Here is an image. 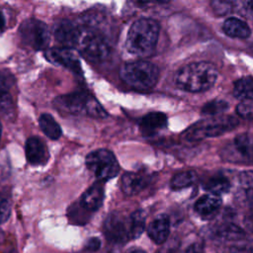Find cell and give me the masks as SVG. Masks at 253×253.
<instances>
[{
    "mask_svg": "<svg viewBox=\"0 0 253 253\" xmlns=\"http://www.w3.org/2000/svg\"><path fill=\"white\" fill-rule=\"evenodd\" d=\"M19 35L26 45L36 50L45 49L50 41V32L47 25L35 18L22 22L19 27Z\"/></svg>",
    "mask_w": 253,
    "mask_h": 253,
    "instance_id": "ba28073f",
    "label": "cell"
},
{
    "mask_svg": "<svg viewBox=\"0 0 253 253\" xmlns=\"http://www.w3.org/2000/svg\"><path fill=\"white\" fill-rule=\"evenodd\" d=\"M145 218L146 215L142 210H137L129 215L131 239H135L142 234L145 229Z\"/></svg>",
    "mask_w": 253,
    "mask_h": 253,
    "instance_id": "cb8c5ba5",
    "label": "cell"
},
{
    "mask_svg": "<svg viewBox=\"0 0 253 253\" xmlns=\"http://www.w3.org/2000/svg\"><path fill=\"white\" fill-rule=\"evenodd\" d=\"M238 179L248 202L253 206V170L242 171Z\"/></svg>",
    "mask_w": 253,
    "mask_h": 253,
    "instance_id": "484cf974",
    "label": "cell"
},
{
    "mask_svg": "<svg viewBox=\"0 0 253 253\" xmlns=\"http://www.w3.org/2000/svg\"><path fill=\"white\" fill-rule=\"evenodd\" d=\"M205 190L210 192L211 195L220 196L221 194H224L228 192L230 188L229 181L222 176H217L211 178L204 186Z\"/></svg>",
    "mask_w": 253,
    "mask_h": 253,
    "instance_id": "d4e9b609",
    "label": "cell"
},
{
    "mask_svg": "<svg viewBox=\"0 0 253 253\" xmlns=\"http://www.w3.org/2000/svg\"><path fill=\"white\" fill-rule=\"evenodd\" d=\"M85 163L87 168L101 182L115 178L120 172V165L116 156L108 149L102 148L90 152L86 156Z\"/></svg>",
    "mask_w": 253,
    "mask_h": 253,
    "instance_id": "52a82bcc",
    "label": "cell"
},
{
    "mask_svg": "<svg viewBox=\"0 0 253 253\" xmlns=\"http://www.w3.org/2000/svg\"><path fill=\"white\" fill-rule=\"evenodd\" d=\"M236 113L244 119H253V101H242L236 107Z\"/></svg>",
    "mask_w": 253,
    "mask_h": 253,
    "instance_id": "83f0119b",
    "label": "cell"
},
{
    "mask_svg": "<svg viewBox=\"0 0 253 253\" xmlns=\"http://www.w3.org/2000/svg\"><path fill=\"white\" fill-rule=\"evenodd\" d=\"M221 206V199L215 195H205L201 197L195 204V211L204 217L213 215Z\"/></svg>",
    "mask_w": 253,
    "mask_h": 253,
    "instance_id": "ac0fdd59",
    "label": "cell"
},
{
    "mask_svg": "<svg viewBox=\"0 0 253 253\" xmlns=\"http://www.w3.org/2000/svg\"><path fill=\"white\" fill-rule=\"evenodd\" d=\"M170 233V219L166 214L155 217L147 226L149 238L156 244L164 243Z\"/></svg>",
    "mask_w": 253,
    "mask_h": 253,
    "instance_id": "2e32d148",
    "label": "cell"
},
{
    "mask_svg": "<svg viewBox=\"0 0 253 253\" xmlns=\"http://www.w3.org/2000/svg\"><path fill=\"white\" fill-rule=\"evenodd\" d=\"M126 253H146V252L142 249H132L130 251H127Z\"/></svg>",
    "mask_w": 253,
    "mask_h": 253,
    "instance_id": "e575fe53",
    "label": "cell"
},
{
    "mask_svg": "<svg viewBox=\"0 0 253 253\" xmlns=\"http://www.w3.org/2000/svg\"><path fill=\"white\" fill-rule=\"evenodd\" d=\"M53 106L59 112L69 115H86L97 119H104L108 116L101 104L84 91L60 95L53 100Z\"/></svg>",
    "mask_w": 253,
    "mask_h": 253,
    "instance_id": "3957f363",
    "label": "cell"
},
{
    "mask_svg": "<svg viewBox=\"0 0 253 253\" xmlns=\"http://www.w3.org/2000/svg\"><path fill=\"white\" fill-rule=\"evenodd\" d=\"M237 125L238 121L229 116L204 120L189 127L185 132V137L191 141L213 137L233 129Z\"/></svg>",
    "mask_w": 253,
    "mask_h": 253,
    "instance_id": "8992f818",
    "label": "cell"
},
{
    "mask_svg": "<svg viewBox=\"0 0 253 253\" xmlns=\"http://www.w3.org/2000/svg\"><path fill=\"white\" fill-rule=\"evenodd\" d=\"M159 36V24L149 18H141L133 22L128 30L126 47L135 56L150 55L155 49Z\"/></svg>",
    "mask_w": 253,
    "mask_h": 253,
    "instance_id": "7a4b0ae2",
    "label": "cell"
},
{
    "mask_svg": "<svg viewBox=\"0 0 253 253\" xmlns=\"http://www.w3.org/2000/svg\"><path fill=\"white\" fill-rule=\"evenodd\" d=\"M217 69L210 62L201 61L184 65L175 76V83L178 88L187 92H203L216 81Z\"/></svg>",
    "mask_w": 253,
    "mask_h": 253,
    "instance_id": "6da1fadb",
    "label": "cell"
},
{
    "mask_svg": "<svg viewBox=\"0 0 253 253\" xmlns=\"http://www.w3.org/2000/svg\"><path fill=\"white\" fill-rule=\"evenodd\" d=\"M234 96L242 101H253V78L243 77L234 83Z\"/></svg>",
    "mask_w": 253,
    "mask_h": 253,
    "instance_id": "7402d4cb",
    "label": "cell"
},
{
    "mask_svg": "<svg viewBox=\"0 0 253 253\" xmlns=\"http://www.w3.org/2000/svg\"><path fill=\"white\" fill-rule=\"evenodd\" d=\"M11 214V205L9 200L0 193V223L5 222Z\"/></svg>",
    "mask_w": 253,
    "mask_h": 253,
    "instance_id": "f1b7e54d",
    "label": "cell"
},
{
    "mask_svg": "<svg viewBox=\"0 0 253 253\" xmlns=\"http://www.w3.org/2000/svg\"><path fill=\"white\" fill-rule=\"evenodd\" d=\"M223 157L231 162H252L253 148L245 133L239 134L223 149Z\"/></svg>",
    "mask_w": 253,
    "mask_h": 253,
    "instance_id": "8fae6325",
    "label": "cell"
},
{
    "mask_svg": "<svg viewBox=\"0 0 253 253\" xmlns=\"http://www.w3.org/2000/svg\"><path fill=\"white\" fill-rule=\"evenodd\" d=\"M248 245V247H249V251H250V253H253V241L252 242H250L249 244H247Z\"/></svg>",
    "mask_w": 253,
    "mask_h": 253,
    "instance_id": "d590c367",
    "label": "cell"
},
{
    "mask_svg": "<svg viewBox=\"0 0 253 253\" xmlns=\"http://www.w3.org/2000/svg\"><path fill=\"white\" fill-rule=\"evenodd\" d=\"M1 134H2V125L0 123V139H1Z\"/></svg>",
    "mask_w": 253,
    "mask_h": 253,
    "instance_id": "8d00e7d4",
    "label": "cell"
},
{
    "mask_svg": "<svg viewBox=\"0 0 253 253\" xmlns=\"http://www.w3.org/2000/svg\"><path fill=\"white\" fill-rule=\"evenodd\" d=\"M81 27L66 19L59 20L52 28V34L55 41L61 44L62 47L67 48L76 47Z\"/></svg>",
    "mask_w": 253,
    "mask_h": 253,
    "instance_id": "7c38bea8",
    "label": "cell"
},
{
    "mask_svg": "<svg viewBox=\"0 0 253 253\" xmlns=\"http://www.w3.org/2000/svg\"><path fill=\"white\" fill-rule=\"evenodd\" d=\"M39 125L41 126V129L50 139L56 140L61 136V127L51 115L42 114L39 118Z\"/></svg>",
    "mask_w": 253,
    "mask_h": 253,
    "instance_id": "44dd1931",
    "label": "cell"
},
{
    "mask_svg": "<svg viewBox=\"0 0 253 253\" xmlns=\"http://www.w3.org/2000/svg\"><path fill=\"white\" fill-rule=\"evenodd\" d=\"M228 104L225 101L222 100H213L209 103H207L203 109H202V114L208 115V116H212V115H217L225 110H227Z\"/></svg>",
    "mask_w": 253,
    "mask_h": 253,
    "instance_id": "4316f807",
    "label": "cell"
},
{
    "mask_svg": "<svg viewBox=\"0 0 253 253\" xmlns=\"http://www.w3.org/2000/svg\"><path fill=\"white\" fill-rule=\"evenodd\" d=\"M214 235L222 240L237 241L245 237L244 230L234 223H224L217 226L214 230Z\"/></svg>",
    "mask_w": 253,
    "mask_h": 253,
    "instance_id": "ffe728a7",
    "label": "cell"
},
{
    "mask_svg": "<svg viewBox=\"0 0 253 253\" xmlns=\"http://www.w3.org/2000/svg\"><path fill=\"white\" fill-rule=\"evenodd\" d=\"M100 245H101V242L98 238L96 237H92L90 238L88 241H87V244H86V248L89 249V250H98L100 248Z\"/></svg>",
    "mask_w": 253,
    "mask_h": 253,
    "instance_id": "4dcf8cb0",
    "label": "cell"
},
{
    "mask_svg": "<svg viewBox=\"0 0 253 253\" xmlns=\"http://www.w3.org/2000/svg\"><path fill=\"white\" fill-rule=\"evenodd\" d=\"M105 196L103 182L97 181L91 185L81 196L79 205L88 211H97L103 204Z\"/></svg>",
    "mask_w": 253,
    "mask_h": 253,
    "instance_id": "9a60e30c",
    "label": "cell"
},
{
    "mask_svg": "<svg viewBox=\"0 0 253 253\" xmlns=\"http://www.w3.org/2000/svg\"><path fill=\"white\" fill-rule=\"evenodd\" d=\"M231 253H250L248 245H243L240 247H236L235 249L232 250Z\"/></svg>",
    "mask_w": 253,
    "mask_h": 253,
    "instance_id": "d6a6232c",
    "label": "cell"
},
{
    "mask_svg": "<svg viewBox=\"0 0 253 253\" xmlns=\"http://www.w3.org/2000/svg\"><path fill=\"white\" fill-rule=\"evenodd\" d=\"M197 180V174L194 171H184L174 175L170 182L172 190H181L192 186Z\"/></svg>",
    "mask_w": 253,
    "mask_h": 253,
    "instance_id": "603a6c76",
    "label": "cell"
},
{
    "mask_svg": "<svg viewBox=\"0 0 253 253\" xmlns=\"http://www.w3.org/2000/svg\"><path fill=\"white\" fill-rule=\"evenodd\" d=\"M76 48L87 60L93 62L103 61L111 53L107 39L92 27H81Z\"/></svg>",
    "mask_w": 253,
    "mask_h": 253,
    "instance_id": "5b68a950",
    "label": "cell"
},
{
    "mask_svg": "<svg viewBox=\"0 0 253 253\" xmlns=\"http://www.w3.org/2000/svg\"><path fill=\"white\" fill-rule=\"evenodd\" d=\"M45 58L52 64L62 66L76 75H82L79 57L72 48L52 47L45 50Z\"/></svg>",
    "mask_w": 253,
    "mask_h": 253,
    "instance_id": "30bf717a",
    "label": "cell"
},
{
    "mask_svg": "<svg viewBox=\"0 0 253 253\" xmlns=\"http://www.w3.org/2000/svg\"><path fill=\"white\" fill-rule=\"evenodd\" d=\"M232 3L225 1H215L212 2V9L217 15H226L231 11Z\"/></svg>",
    "mask_w": 253,
    "mask_h": 253,
    "instance_id": "f546056e",
    "label": "cell"
},
{
    "mask_svg": "<svg viewBox=\"0 0 253 253\" xmlns=\"http://www.w3.org/2000/svg\"><path fill=\"white\" fill-rule=\"evenodd\" d=\"M7 253H17V252H16L15 250H13V249H12V250H9Z\"/></svg>",
    "mask_w": 253,
    "mask_h": 253,
    "instance_id": "74e56055",
    "label": "cell"
},
{
    "mask_svg": "<svg viewBox=\"0 0 253 253\" xmlns=\"http://www.w3.org/2000/svg\"><path fill=\"white\" fill-rule=\"evenodd\" d=\"M167 126V117L161 112H150L143 116L138 124L139 131L144 136L156 134Z\"/></svg>",
    "mask_w": 253,
    "mask_h": 253,
    "instance_id": "5bb4252c",
    "label": "cell"
},
{
    "mask_svg": "<svg viewBox=\"0 0 253 253\" xmlns=\"http://www.w3.org/2000/svg\"><path fill=\"white\" fill-rule=\"evenodd\" d=\"M25 150L27 161L31 165H44L49 158L45 143L37 136H31L27 139Z\"/></svg>",
    "mask_w": 253,
    "mask_h": 253,
    "instance_id": "4fadbf2b",
    "label": "cell"
},
{
    "mask_svg": "<svg viewBox=\"0 0 253 253\" xmlns=\"http://www.w3.org/2000/svg\"><path fill=\"white\" fill-rule=\"evenodd\" d=\"M120 76L126 84L135 89L146 90L157 83L159 70L151 62L138 60L126 63L121 68Z\"/></svg>",
    "mask_w": 253,
    "mask_h": 253,
    "instance_id": "277c9868",
    "label": "cell"
},
{
    "mask_svg": "<svg viewBox=\"0 0 253 253\" xmlns=\"http://www.w3.org/2000/svg\"><path fill=\"white\" fill-rule=\"evenodd\" d=\"M105 236L112 242L124 243L131 239L129 216L115 211L110 213L104 222Z\"/></svg>",
    "mask_w": 253,
    "mask_h": 253,
    "instance_id": "9c48e42d",
    "label": "cell"
},
{
    "mask_svg": "<svg viewBox=\"0 0 253 253\" xmlns=\"http://www.w3.org/2000/svg\"><path fill=\"white\" fill-rule=\"evenodd\" d=\"M148 177L139 172H126L122 177V191L127 196H133L142 191L148 184Z\"/></svg>",
    "mask_w": 253,
    "mask_h": 253,
    "instance_id": "e0dca14e",
    "label": "cell"
},
{
    "mask_svg": "<svg viewBox=\"0 0 253 253\" xmlns=\"http://www.w3.org/2000/svg\"><path fill=\"white\" fill-rule=\"evenodd\" d=\"M222 30L226 36L235 39H246L251 34L250 28L244 21L233 17L225 20Z\"/></svg>",
    "mask_w": 253,
    "mask_h": 253,
    "instance_id": "d6986e66",
    "label": "cell"
},
{
    "mask_svg": "<svg viewBox=\"0 0 253 253\" xmlns=\"http://www.w3.org/2000/svg\"><path fill=\"white\" fill-rule=\"evenodd\" d=\"M247 15L253 17V2H245L244 3V8Z\"/></svg>",
    "mask_w": 253,
    "mask_h": 253,
    "instance_id": "1f68e13d",
    "label": "cell"
},
{
    "mask_svg": "<svg viewBox=\"0 0 253 253\" xmlns=\"http://www.w3.org/2000/svg\"><path fill=\"white\" fill-rule=\"evenodd\" d=\"M4 27H5V18L2 11L0 10V30H2Z\"/></svg>",
    "mask_w": 253,
    "mask_h": 253,
    "instance_id": "836d02e7",
    "label": "cell"
}]
</instances>
